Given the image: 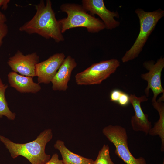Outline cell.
<instances>
[{
    "label": "cell",
    "instance_id": "cell-16",
    "mask_svg": "<svg viewBox=\"0 0 164 164\" xmlns=\"http://www.w3.org/2000/svg\"><path fill=\"white\" fill-rule=\"evenodd\" d=\"M8 87V85L5 84L0 86V118L5 116L9 120H14L16 114L10 110L5 96V91Z\"/></svg>",
    "mask_w": 164,
    "mask_h": 164
},
{
    "label": "cell",
    "instance_id": "cell-15",
    "mask_svg": "<svg viewBox=\"0 0 164 164\" xmlns=\"http://www.w3.org/2000/svg\"><path fill=\"white\" fill-rule=\"evenodd\" d=\"M154 108L158 112L159 118L151 128L149 134L152 136L158 135L161 139V151H164V104L162 101H158L152 102Z\"/></svg>",
    "mask_w": 164,
    "mask_h": 164
},
{
    "label": "cell",
    "instance_id": "cell-25",
    "mask_svg": "<svg viewBox=\"0 0 164 164\" xmlns=\"http://www.w3.org/2000/svg\"><path fill=\"white\" fill-rule=\"evenodd\" d=\"M162 164H164V161H163V162Z\"/></svg>",
    "mask_w": 164,
    "mask_h": 164
},
{
    "label": "cell",
    "instance_id": "cell-13",
    "mask_svg": "<svg viewBox=\"0 0 164 164\" xmlns=\"http://www.w3.org/2000/svg\"><path fill=\"white\" fill-rule=\"evenodd\" d=\"M10 86L21 93H36L41 89L39 84L34 82L33 77L19 75L12 71L8 75Z\"/></svg>",
    "mask_w": 164,
    "mask_h": 164
},
{
    "label": "cell",
    "instance_id": "cell-23",
    "mask_svg": "<svg viewBox=\"0 0 164 164\" xmlns=\"http://www.w3.org/2000/svg\"><path fill=\"white\" fill-rule=\"evenodd\" d=\"M7 20L6 16L0 11V24L5 23Z\"/></svg>",
    "mask_w": 164,
    "mask_h": 164
},
{
    "label": "cell",
    "instance_id": "cell-21",
    "mask_svg": "<svg viewBox=\"0 0 164 164\" xmlns=\"http://www.w3.org/2000/svg\"><path fill=\"white\" fill-rule=\"evenodd\" d=\"M45 164H64L62 160L59 158L58 155L56 153L53 154L50 160Z\"/></svg>",
    "mask_w": 164,
    "mask_h": 164
},
{
    "label": "cell",
    "instance_id": "cell-24",
    "mask_svg": "<svg viewBox=\"0 0 164 164\" xmlns=\"http://www.w3.org/2000/svg\"><path fill=\"white\" fill-rule=\"evenodd\" d=\"M4 84H3V82L0 77V86H2L4 85Z\"/></svg>",
    "mask_w": 164,
    "mask_h": 164
},
{
    "label": "cell",
    "instance_id": "cell-6",
    "mask_svg": "<svg viewBox=\"0 0 164 164\" xmlns=\"http://www.w3.org/2000/svg\"><path fill=\"white\" fill-rule=\"evenodd\" d=\"M104 136L115 147V153L126 164H147L142 157L135 158L128 146V135L125 129L120 125H110L102 130Z\"/></svg>",
    "mask_w": 164,
    "mask_h": 164
},
{
    "label": "cell",
    "instance_id": "cell-19",
    "mask_svg": "<svg viewBox=\"0 0 164 164\" xmlns=\"http://www.w3.org/2000/svg\"><path fill=\"white\" fill-rule=\"evenodd\" d=\"M8 32L7 25L5 23L0 24V47L2 45L3 39L6 36Z\"/></svg>",
    "mask_w": 164,
    "mask_h": 164
},
{
    "label": "cell",
    "instance_id": "cell-14",
    "mask_svg": "<svg viewBox=\"0 0 164 164\" xmlns=\"http://www.w3.org/2000/svg\"><path fill=\"white\" fill-rule=\"evenodd\" d=\"M54 147L60 152L64 164H94L93 159L84 157L69 150L63 141L57 140Z\"/></svg>",
    "mask_w": 164,
    "mask_h": 164
},
{
    "label": "cell",
    "instance_id": "cell-1",
    "mask_svg": "<svg viewBox=\"0 0 164 164\" xmlns=\"http://www.w3.org/2000/svg\"><path fill=\"white\" fill-rule=\"evenodd\" d=\"M36 12L32 19L20 27L19 30L29 34H37L59 43L64 40L58 20L50 0H40L35 5Z\"/></svg>",
    "mask_w": 164,
    "mask_h": 164
},
{
    "label": "cell",
    "instance_id": "cell-4",
    "mask_svg": "<svg viewBox=\"0 0 164 164\" xmlns=\"http://www.w3.org/2000/svg\"><path fill=\"white\" fill-rule=\"evenodd\" d=\"M135 12L139 20L140 31L133 45L122 58L123 63L138 57L158 22L164 16V11L161 9L152 12H146L138 8Z\"/></svg>",
    "mask_w": 164,
    "mask_h": 164
},
{
    "label": "cell",
    "instance_id": "cell-18",
    "mask_svg": "<svg viewBox=\"0 0 164 164\" xmlns=\"http://www.w3.org/2000/svg\"><path fill=\"white\" fill-rule=\"evenodd\" d=\"M130 103V96L122 91L117 103L121 106H125Z\"/></svg>",
    "mask_w": 164,
    "mask_h": 164
},
{
    "label": "cell",
    "instance_id": "cell-22",
    "mask_svg": "<svg viewBox=\"0 0 164 164\" xmlns=\"http://www.w3.org/2000/svg\"><path fill=\"white\" fill-rule=\"evenodd\" d=\"M10 2L9 0H0V8L1 7L2 9L6 10Z\"/></svg>",
    "mask_w": 164,
    "mask_h": 164
},
{
    "label": "cell",
    "instance_id": "cell-5",
    "mask_svg": "<svg viewBox=\"0 0 164 164\" xmlns=\"http://www.w3.org/2000/svg\"><path fill=\"white\" fill-rule=\"evenodd\" d=\"M120 65V62L115 59L94 63L75 75L76 84L79 85L100 84L114 73Z\"/></svg>",
    "mask_w": 164,
    "mask_h": 164
},
{
    "label": "cell",
    "instance_id": "cell-12",
    "mask_svg": "<svg viewBox=\"0 0 164 164\" xmlns=\"http://www.w3.org/2000/svg\"><path fill=\"white\" fill-rule=\"evenodd\" d=\"M77 66L75 59L70 56L65 57L51 81L53 90L65 91L68 89L72 71Z\"/></svg>",
    "mask_w": 164,
    "mask_h": 164
},
{
    "label": "cell",
    "instance_id": "cell-10",
    "mask_svg": "<svg viewBox=\"0 0 164 164\" xmlns=\"http://www.w3.org/2000/svg\"><path fill=\"white\" fill-rule=\"evenodd\" d=\"M65 58L63 53H58L36 64L35 75L37 77L38 83L48 84L51 82Z\"/></svg>",
    "mask_w": 164,
    "mask_h": 164
},
{
    "label": "cell",
    "instance_id": "cell-2",
    "mask_svg": "<svg viewBox=\"0 0 164 164\" xmlns=\"http://www.w3.org/2000/svg\"><path fill=\"white\" fill-rule=\"evenodd\" d=\"M53 137L51 129H48L42 132L35 140L25 143H14L0 135V140L8 150L13 159L20 155L26 158L31 164H45L51 156L46 154L45 149L46 144Z\"/></svg>",
    "mask_w": 164,
    "mask_h": 164
},
{
    "label": "cell",
    "instance_id": "cell-8",
    "mask_svg": "<svg viewBox=\"0 0 164 164\" xmlns=\"http://www.w3.org/2000/svg\"><path fill=\"white\" fill-rule=\"evenodd\" d=\"M82 5L90 14L97 15L101 19L105 29L112 30L119 26L120 23L114 18H118L117 11H111L106 7L103 0H82Z\"/></svg>",
    "mask_w": 164,
    "mask_h": 164
},
{
    "label": "cell",
    "instance_id": "cell-20",
    "mask_svg": "<svg viewBox=\"0 0 164 164\" xmlns=\"http://www.w3.org/2000/svg\"><path fill=\"white\" fill-rule=\"evenodd\" d=\"M122 92L120 90L117 89L112 90L110 94V101H111L117 103Z\"/></svg>",
    "mask_w": 164,
    "mask_h": 164
},
{
    "label": "cell",
    "instance_id": "cell-11",
    "mask_svg": "<svg viewBox=\"0 0 164 164\" xmlns=\"http://www.w3.org/2000/svg\"><path fill=\"white\" fill-rule=\"evenodd\" d=\"M148 100L145 95L137 97L135 94L130 96V102L133 108L135 114L131 118V125L133 130L136 132L142 131L145 134H148L152 128V124L149 121L148 115L145 114L141 108V103Z\"/></svg>",
    "mask_w": 164,
    "mask_h": 164
},
{
    "label": "cell",
    "instance_id": "cell-3",
    "mask_svg": "<svg viewBox=\"0 0 164 164\" xmlns=\"http://www.w3.org/2000/svg\"><path fill=\"white\" fill-rule=\"evenodd\" d=\"M62 12H65L67 17L58 20L63 34L71 29L84 27L89 33H97L105 29L102 21L87 12L82 5L65 3L60 6Z\"/></svg>",
    "mask_w": 164,
    "mask_h": 164
},
{
    "label": "cell",
    "instance_id": "cell-9",
    "mask_svg": "<svg viewBox=\"0 0 164 164\" xmlns=\"http://www.w3.org/2000/svg\"><path fill=\"white\" fill-rule=\"evenodd\" d=\"M39 61V57L36 52L24 55L19 50L7 62L13 71L21 75L33 77L35 76V67Z\"/></svg>",
    "mask_w": 164,
    "mask_h": 164
},
{
    "label": "cell",
    "instance_id": "cell-7",
    "mask_svg": "<svg viewBox=\"0 0 164 164\" xmlns=\"http://www.w3.org/2000/svg\"><path fill=\"white\" fill-rule=\"evenodd\" d=\"M143 66L149 70L148 73L141 75V77L148 83L144 91L146 96H149V90L151 89L153 94L152 102L156 101V98L159 94H164L161 81V73L164 67V58L160 57L155 63L152 60L145 62Z\"/></svg>",
    "mask_w": 164,
    "mask_h": 164
},
{
    "label": "cell",
    "instance_id": "cell-17",
    "mask_svg": "<svg viewBox=\"0 0 164 164\" xmlns=\"http://www.w3.org/2000/svg\"><path fill=\"white\" fill-rule=\"evenodd\" d=\"M94 164H115L111 158L109 148L108 145L104 144L99 151Z\"/></svg>",
    "mask_w": 164,
    "mask_h": 164
}]
</instances>
